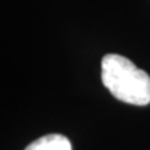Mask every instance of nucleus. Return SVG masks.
<instances>
[{"label":"nucleus","mask_w":150,"mask_h":150,"mask_svg":"<svg viewBox=\"0 0 150 150\" xmlns=\"http://www.w3.org/2000/svg\"><path fill=\"white\" fill-rule=\"evenodd\" d=\"M102 82L112 96L128 104L150 103V76L129 59L107 54L102 60Z\"/></svg>","instance_id":"obj_1"},{"label":"nucleus","mask_w":150,"mask_h":150,"mask_svg":"<svg viewBox=\"0 0 150 150\" xmlns=\"http://www.w3.org/2000/svg\"><path fill=\"white\" fill-rule=\"evenodd\" d=\"M25 150H72V145L68 138L59 134H50L33 140Z\"/></svg>","instance_id":"obj_2"}]
</instances>
